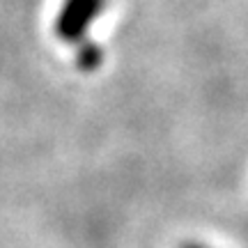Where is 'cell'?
I'll use <instances>...</instances> for the list:
<instances>
[{"instance_id": "cell-1", "label": "cell", "mask_w": 248, "mask_h": 248, "mask_svg": "<svg viewBox=\"0 0 248 248\" xmlns=\"http://www.w3.org/2000/svg\"><path fill=\"white\" fill-rule=\"evenodd\" d=\"M108 0H62L53 30L62 44L76 46L88 39L90 28L104 14Z\"/></svg>"}, {"instance_id": "cell-2", "label": "cell", "mask_w": 248, "mask_h": 248, "mask_svg": "<svg viewBox=\"0 0 248 248\" xmlns=\"http://www.w3.org/2000/svg\"><path fill=\"white\" fill-rule=\"evenodd\" d=\"M74 60H76V67L80 71H97L101 64H104V48L94 42V39H83L80 44H76V55H74Z\"/></svg>"}, {"instance_id": "cell-3", "label": "cell", "mask_w": 248, "mask_h": 248, "mask_svg": "<svg viewBox=\"0 0 248 248\" xmlns=\"http://www.w3.org/2000/svg\"><path fill=\"white\" fill-rule=\"evenodd\" d=\"M177 248H209V246H204L200 241H186V244H182V246H177Z\"/></svg>"}]
</instances>
